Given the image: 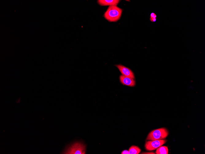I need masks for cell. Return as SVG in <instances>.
Wrapping results in <instances>:
<instances>
[{"instance_id":"1","label":"cell","mask_w":205,"mask_h":154,"mask_svg":"<svg viewBox=\"0 0 205 154\" xmlns=\"http://www.w3.org/2000/svg\"><path fill=\"white\" fill-rule=\"evenodd\" d=\"M122 12V9L117 6H110L104 13L103 16L108 21L116 22L120 19Z\"/></svg>"},{"instance_id":"2","label":"cell","mask_w":205,"mask_h":154,"mask_svg":"<svg viewBox=\"0 0 205 154\" xmlns=\"http://www.w3.org/2000/svg\"><path fill=\"white\" fill-rule=\"evenodd\" d=\"M86 145L81 142H75L68 146L62 152L67 154H86Z\"/></svg>"},{"instance_id":"3","label":"cell","mask_w":205,"mask_h":154,"mask_svg":"<svg viewBox=\"0 0 205 154\" xmlns=\"http://www.w3.org/2000/svg\"><path fill=\"white\" fill-rule=\"evenodd\" d=\"M168 134L167 130L164 128H161L151 131L148 134L146 140H156L165 139Z\"/></svg>"},{"instance_id":"4","label":"cell","mask_w":205,"mask_h":154,"mask_svg":"<svg viewBox=\"0 0 205 154\" xmlns=\"http://www.w3.org/2000/svg\"><path fill=\"white\" fill-rule=\"evenodd\" d=\"M166 142L167 140L164 139L149 140L146 142L145 148L148 151L153 150L164 144Z\"/></svg>"},{"instance_id":"5","label":"cell","mask_w":205,"mask_h":154,"mask_svg":"<svg viewBox=\"0 0 205 154\" xmlns=\"http://www.w3.org/2000/svg\"><path fill=\"white\" fill-rule=\"evenodd\" d=\"M115 66L118 69L122 75L133 79L135 78L133 72L129 68L121 64L115 65Z\"/></svg>"},{"instance_id":"6","label":"cell","mask_w":205,"mask_h":154,"mask_svg":"<svg viewBox=\"0 0 205 154\" xmlns=\"http://www.w3.org/2000/svg\"><path fill=\"white\" fill-rule=\"evenodd\" d=\"M120 82L123 85L130 87L134 86L135 85V81L131 77L121 75L119 77Z\"/></svg>"},{"instance_id":"7","label":"cell","mask_w":205,"mask_h":154,"mask_svg":"<svg viewBox=\"0 0 205 154\" xmlns=\"http://www.w3.org/2000/svg\"><path fill=\"white\" fill-rule=\"evenodd\" d=\"M120 1L119 0H98L97 2L101 6H117Z\"/></svg>"},{"instance_id":"8","label":"cell","mask_w":205,"mask_h":154,"mask_svg":"<svg viewBox=\"0 0 205 154\" xmlns=\"http://www.w3.org/2000/svg\"><path fill=\"white\" fill-rule=\"evenodd\" d=\"M157 154H168V149L166 146H161L157 149L156 151Z\"/></svg>"},{"instance_id":"9","label":"cell","mask_w":205,"mask_h":154,"mask_svg":"<svg viewBox=\"0 0 205 154\" xmlns=\"http://www.w3.org/2000/svg\"><path fill=\"white\" fill-rule=\"evenodd\" d=\"M128 151L130 154H138L141 152V150L138 147L133 145L130 147Z\"/></svg>"},{"instance_id":"10","label":"cell","mask_w":205,"mask_h":154,"mask_svg":"<svg viewBox=\"0 0 205 154\" xmlns=\"http://www.w3.org/2000/svg\"><path fill=\"white\" fill-rule=\"evenodd\" d=\"M157 15L154 13H152L150 15V20L152 22H155L156 20Z\"/></svg>"},{"instance_id":"11","label":"cell","mask_w":205,"mask_h":154,"mask_svg":"<svg viewBox=\"0 0 205 154\" xmlns=\"http://www.w3.org/2000/svg\"><path fill=\"white\" fill-rule=\"evenodd\" d=\"M122 154H129V151L127 150H124L122 152Z\"/></svg>"},{"instance_id":"12","label":"cell","mask_w":205,"mask_h":154,"mask_svg":"<svg viewBox=\"0 0 205 154\" xmlns=\"http://www.w3.org/2000/svg\"><path fill=\"white\" fill-rule=\"evenodd\" d=\"M143 154H155V153H153V152H151L144 153H143Z\"/></svg>"}]
</instances>
